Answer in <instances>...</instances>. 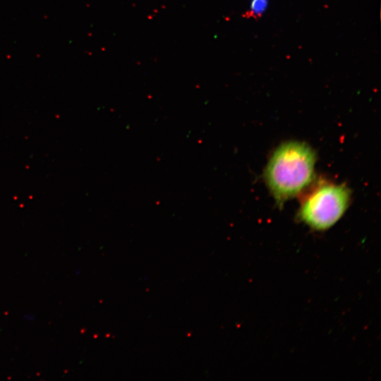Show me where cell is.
Returning a JSON list of instances; mask_svg holds the SVG:
<instances>
[{"mask_svg": "<svg viewBox=\"0 0 381 381\" xmlns=\"http://www.w3.org/2000/svg\"><path fill=\"white\" fill-rule=\"evenodd\" d=\"M315 155L306 144L290 141L272 154L265 170L269 188L279 204L298 195L312 181Z\"/></svg>", "mask_w": 381, "mask_h": 381, "instance_id": "cell-1", "label": "cell"}, {"mask_svg": "<svg viewBox=\"0 0 381 381\" xmlns=\"http://www.w3.org/2000/svg\"><path fill=\"white\" fill-rule=\"evenodd\" d=\"M349 189L343 185L323 183L303 202L299 217L310 228L324 231L343 215L349 202Z\"/></svg>", "mask_w": 381, "mask_h": 381, "instance_id": "cell-2", "label": "cell"}, {"mask_svg": "<svg viewBox=\"0 0 381 381\" xmlns=\"http://www.w3.org/2000/svg\"><path fill=\"white\" fill-rule=\"evenodd\" d=\"M268 5V0H251L249 9L246 12L245 17L254 19L260 18Z\"/></svg>", "mask_w": 381, "mask_h": 381, "instance_id": "cell-3", "label": "cell"}]
</instances>
